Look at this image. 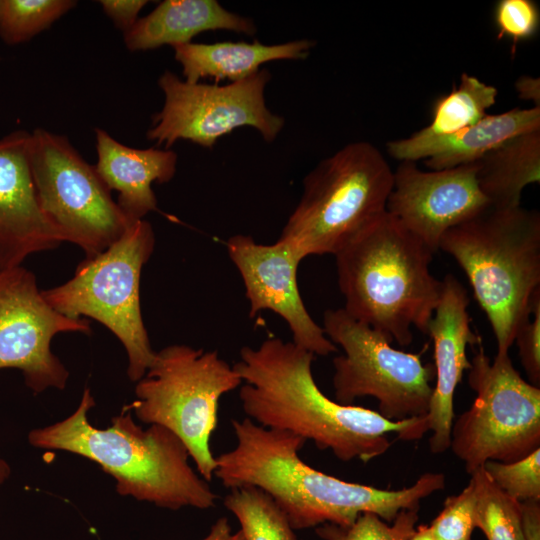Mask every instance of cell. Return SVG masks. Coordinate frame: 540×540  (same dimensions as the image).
<instances>
[{
  "instance_id": "obj_1",
  "label": "cell",
  "mask_w": 540,
  "mask_h": 540,
  "mask_svg": "<svg viewBox=\"0 0 540 540\" xmlns=\"http://www.w3.org/2000/svg\"><path fill=\"white\" fill-rule=\"evenodd\" d=\"M239 356L233 367L243 381L239 398L246 417L313 441L341 461L366 463L383 455L391 447L388 434L414 441L429 431L427 415L393 421L330 399L315 382V355L292 341L269 337L257 347H242Z\"/></svg>"
},
{
  "instance_id": "obj_2",
  "label": "cell",
  "mask_w": 540,
  "mask_h": 540,
  "mask_svg": "<svg viewBox=\"0 0 540 540\" xmlns=\"http://www.w3.org/2000/svg\"><path fill=\"white\" fill-rule=\"evenodd\" d=\"M236 445L215 457L214 476L225 488L245 485L269 494L294 530L324 523L351 525L366 512L392 523L402 510L444 489L445 476L426 472L400 490L347 482L309 466L299 457L306 440L293 433L264 428L245 417L233 419Z\"/></svg>"
},
{
  "instance_id": "obj_3",
  "label": "cell",
  "mask_w": 540,
  "mask_h": 540,
  "mask_svg": "<svg viewBox=\"0 0 540 540\" xmlns=\"http://www.w3.org/2000/svg\"><path fill=\"white\" fill-rule=\"evenodd\" d=\"M94 406L85 388L77 409L61 421L32 429L29 444L95 462L113 477L120 496L174 511L215 506L217 494L190 466L189 452L178 436L157 424L142 428L124 408L109 427L97 428L88 419Z\"/></svg>"
},
{
  "instance_id": "obj_4",
  "label": "cell",
  "mask_w": 540,
  "mask_h": 540,
  "mask_svg": "<svg viewBox=\"0 0 540 540\" xmlns=\"http://www.w3.org/2000/svg\"><path fill=\"white\" fill-rule=\"evenodd\" d=\"M433 252L385 211L335 254L344 310L401 346L412 327L423 334L443 282L430 271Z\"/></svg>"
},
{
  "instance_id": "obj_5",
  "label": "cell",
  "mask_w": 540,
  "mask_h": 540,
  "mask_svg": "<svg viewBox=\"0 0 540 540\" xmlns=\"http://www.w3.org/2000/svg\"><path fill=\"white\" fill-rule=\"evenodd\" d=\"M439 250L460 265L506 354L540 296V214L489 205L450 228Z\"/></svg>"
},
{
  "instance_id": "obj_6",
  "label": "cell",
  "mask_w": 540,
  "mask_h": 540,
  "mask_svg": "<svg viewBox=\"0 0 540 540\" xmlns=\"http://www.w3.org/2000/svg\"><path fill=\"white\" fill-rule=\"evenodd\" d=\"M392 187L393 171L378 148L366 141L347 144L305 176L279 239L303 258L334 255L386 211Z\"/></svg>"
},
{
  "instance_id": "obj_7",
  "label": "cell",
  "mask_w": 540,
  "mask_h": 540,
  "mask_svg": "<svg viewBox=\"0 0 540 540\" xmlns=\"http://www.w3.org/2000/svg\"><path fill=\"white\" fill-rule=\"evenodd\" d=\"M242 383L216 350L173 344L156 352L136 382V399L124 409L141 422L161 425L178 436L200 476L210 481L216 468L210 439L218 424L219 401Z\"/></svg>"
},
{
  "instance_id": "obj_8",
  "label": "cell",
  "mask_w": 540,
  "mask_h": 540,
  "mask_svg": "<svg viewBox=\"0 0 540 540\" xmlns=\"http://www.w3.org/2000/svg\"><path fill=\"white\" fill-rule=\"evenodd\" d=\"M155 247L151 224L133 221L125 233L103 252L86 257L66 283L42 291L59 313L91 317L106 326L128 356L127 375L139 381L154 361L140 306V276Z\"/></svg>"
},
{
  "instance_id": "obj_9",
  "label": "cell",
  "mask_w": 540,
  "mask_h": 540,
  "mask_svg": "<svg viewBox=\"0 0 540 540\" xmlns=\"http://www.w3.org/2000/svg\"><path fill=\"white\" fill-rule=\"evenodd\" d=\"M470 363L476 398L453 421L450 441L468 474L487 461L509 463L540 448V388L522 378L508 353L491 361L480 346Z\"/></svg>"
},
{
  "instance_id": "obj_10",
  "label": "cell",
  "mask_w": 540,
  "mask_h": 540,
  "mask_svg": "<svg viewBox=\"0 0 540 540\" xmlns=\"http://www.w3.org/2000/svg\"><path fill=\"white\" fill-rule=\"evenodd\" d=\"M323 330L344 354L333 359L335 401L353 405L357 398L378 401L379 413L398 421L427 415L435 369L421 353L393 348L380 331L350 316L344 308L327 309Z\"/></svg>"
},
{
  "instance_id": "obj_11",
  "label": "cell",
  "mask_w": 540,
  "mask_h": 540,
  "mask_svg": "<svg viewBox=\"0 0 540 540\" xmlns=\"http://www.w3.org/2000/svg\"><path fill=\"white\" fill-rule=\"evenodd\" d=\"M30 166L42 213L62 241L78 245L86 257L106 250L133 222L113 200L95 166L65 136L34 130Z\"/></svg>"
},
{
  "instance_id": "obj_12",
  "label": "cell",
  "mask_w": 540,
  "mask_h": 540,
  "mask_svg": "<svg viewBox=\"0 0 540 540\" xmlns=\"http://www.w3.org/2000/svg\"><path fill=\"white\" fill-rule=\"evenodd\" d=\"M270 79V72L260 69L227 85L189 83L166 70L158 80L164 104L153 116L147 138L165 149L178 140L211 149L222 136L248 126L266 142H272L285 121L266 105L265 89Z\"/></svg>"
},
{
  "instance_id": "obj_13",
  "label": "cell",
  "mask_w": 540,
  "mask_h": 540,
  "mask_svg": "<svg viewBox=\"0 0 540 540\" xmlns=\"http://www.w3.org/2000/svg\"><path fill=\"white\" fill-rule=\"evenodd\" d=\"M62 332L89 335L91 327L87 319H72L51 307L28 269L1 270L0 369L20 370L33 394L63 390L69 371L51 350L53 337Z\"/></svg>"
},
{
  "instance_id": "obj_14",
  "label": "cell",
  "mask_w": 540,
  "mask_h": 540,
  "mask_svg": "<svg viewBox=\"0 0 540 540\" xmlns=\"http://www.w3.org/2000/svg\"><path fill=\"white\" fill-rule=\"evenodd\" d=\"M228 255L242 278L249 301V316L270 310L287 323L292 342L315 356H327L337 347L309 314L300 295L297 270L303 256L289 243H257L237 234L226 242Z\"/></svg>"
},
{
  "instance_id": "obj_15",
  "label": "cell",
  "mask_w": 540,
  "mask_h": 540,
  "mask_svg": "<svg viewBox=\"0 0 540 540\" xmlns=\"http://www.w3.org/2000/svg\"><path fill=\"white\" fill-rule=\"evenodd\" d=\"M476 172L475 162L423 171L415 162L401 161L393 172L386 211L436 253L447 230L490 205Z\"/></svg>"
},
{
  "instance_id": "obj_16",
  "label": "cell",
  "mask_w": 540,
  "mask_h": 540,
  "mask_svg": "<svg viewBox=\"0 0 540 540\" xmlns=\"http://www.w3.org/2000/svg\"><path fill=\"white\" fill-rule=\"evenodd\" d=\"M443 289L427 333L434 344L435 385L429 411L430 451L441 454L450 448L451 428L455 418L454 395L463 372L469 370L466 349L480 344L471 328L467 311L470 298L462 283L452 274L442 280Z\"/></svg>"
},
{
  "instance_id": "obj_17",
  "label": "cell",
  "mask_w": 540,
  "mask_h": 540,
  "mask_svg": "<svg viewBox=\"0 0 540 540\" xmlns=\"http://www.w3.org/2000/svg\"><path fill=\"white\" fill-rule=\"evenodd\" d=\"M31 133L0 139V271L62 241L42 213L30 166Z\"/></svg>"
},
{
  "instance_id": "obj_18",
  "label": "cell",
  "mask_w": 540,
  "mask_h": 540,
  "mask_svg": "<svg viewBox=\"0 0 540 540\" xmlns=\"http://www.w3.org/2000/svg\"><path fill=\"white\" fill-rule=\"evenodd\" d=\"M540 130V106L485 115L476 124L450 135L424 137L417 132L387 143L388 154L400 161L426 159L431 170L474 163L515 136Z\"/></svg>"
},
{
  "instance_id": "obj_19",
  "label": "cell",
  "mask_w": 540,
  "mask_h": 540,
  "mask_svg": "<svg viewBox=\"0 0 540 540\" xmlns=\"http://www.w3.org/2000/svg\"><path fill=\"white\" fill-rule=\"evenodd\" d=\"M95 168L110 190L119 192L117 204L130 221L157 210L152 183L169 182L175 175L177 154L171 149H137L121 144L96 129Z\"/></svg>"
},
{
  "instance_id": "obj_20",
  "label": "cell",
  "mask_w": 540,
  "mask_h": 540,
  "mask_svg": "<svg viewBox=\"0 0 540 540\" xmlns=\"http://www.w3.org/2000/svg\"><path fill=\"white\" fill-rule=\"evenodd\" d=\"M216 30L252 36L257 27L216 0H165L124 33V43L130 51H145L190 43L199 33Z\"/></svg>"
},
{
  "instance_id": "obj_21",
  "label": "cell",
  "mask_w": 540,
  "mask_h": 540,
  "mask_svg": "<svg viewBox=\"0 0 540 540\" xmlns=\"http://www.w3.org/2000/svg\"><path fill=\"white\" fill-rule=\"evenodd\" d=\"M315 42L308 39L267 45L253 42L185 43L173 46L184 80L197 83L203 78L236 82L257 73L265 63L304 60Z\"/></svg>"
},
{
  "instance_id": "obj_22",
  "label": "cell",
  "mask_w": 540,
  "mask_h": 540,
  "mask_svg": "<svg viewBox=\"0 0 540 540\" xmlns=\"http://www.w3.org/2000/svg\"><path fill=\"white\" fill-rule=\"evenodd\" d=\"M475 163L479 188L491 206H521L524 188L540 181V130L508 139Z\"/></svg>"
},
{
  "instance_id": "obj_23",
  "label": "cell",
  "mask_w": 540,
  "mask_h": 540,
  "mask_svg": "<svg viewBox=\"0 0 540 540\" xmlns=\"http://www.w3.org/2000/svg\"><path fill=\"white\" fill-rule=\"evenodd\" d=\"M498 91L475 76L463 73L457 86L439 96L431 107V122L417 133L424 137L450 135L480 121L495 104Z\"/></svg>"
},
{
  "instance_id": "obj_24",
  "label": "cell",
  "mask_w": 540,
  "mask_h": 540,
  "mask_svg": "<svg viewBox=\"0 0 540 540\" xmlns=\"http://www.w3.org/2000/svg\"><path fill=\"white\" fill-rule=\"evenodd\" d=\"M223 503L239 521L245 540H298L283 510L257 487L230 489Z\"/></svg>"
},
{
  "instance_id": "obj_25",
  "label": "cell",
  "mask_w": 540,
  "mask_h": 540,
  "mask_svg": "<svg viewBox=\"0 0 540 540\" xmlns=\"http://www.w3.org/2000/svg\"><path fill=\"white\" fill-rule=\"evenodd\" d=\"M470 475L475 496V528L487 540H523L520 501L501 490L483 468Z\"/></svg>"
},
{
  "instance_id": "obj_26",
  "label": "cell",
  "mask_w": 540,
  "mask_h": 540,
  "mask_svg": "<svg viewBox=\"0 0 540 540\" xmlns=\"http://www.w3.org/2000/svg\"><path fill=\"white\" fill-rule=\"evenodd\" d=\"M74 0H0V38L24 43L76 6Z\"/></svg>"
},
{
  "instance_id": "obj_27",
  "label": "cell",
  "mask_w": 540,
  "mask_h": 540,
  "mask_svg": "<svg viewBox=\"0 0 540 540\" xmlns=\"http://www.w3.org/2000/svg\"><path fill=\"white\" fill-rule=\"evenodd\" d=\"M418 510H402L391 525L370 512L360 514L347 526L324 523L315 527L322 540H408L416 529Z\"/></svg>"
},
{
  "instance_id": "obj_28",
  "label": "cell",
  "mask_w": 540,
  "mask_h": 540,
  "mask_svg": "<svg viewBox=\"0 0 540 540\" xmlns=\"http://www.w3.org/2000/svg\"><path fill=\"white\" fill-rule=\"evenodd\" d=\"M483 470L505 493L518 501H540V448L509 463L487 461Z\"/></svg>"
},
{
  "instance_id": "obj_29",
  "label": "cell",
  "mask_w": 540,
  "mask_h": 540,
  "mask_svg": "<svg viewBox=\"0 0 540 540\" xmlns=\"http://www.w3.org/2000/svg\"><path fill=\"white\" fill-rule=\"evenodd\" d=\"M492 19L497 38L511 43V54L519 43L534 38L540 28V10L533 0H498Z\"/></svg>"
},
{
  "instance_id": "obj_30",
  "label": "cell",
  "mask_w": 540,
  "mask_h": 540,
  "mask_svg": "<svg viewBox=\"0 0 540 540\" xmlns=\"http://www.w3.org/2000/svg\"><path fill=\"white\" fill-rule=\"evenodd\" d=\"M475 496L471 482L458 494L449 496L429 529L436 540H472L475 529Z\"/></svg>"
},
{
  "instance_id": "obj_31",
  "label": "cell",
  "mask_w": 540,
  "mask_h": 540,
  "mask_svg": "<svg viewBox=\"0 0 540 540\" xmlns=\"http://www.w3.org/2000/svg\"><path fill=\"white\" fill-rule=\"evenodd\" d=\"M514 342L530 383L540 385V296L534 302L530 317L518 328Z\"/></svg>"
},
{
  "instance_id": "obj_32",
  "label": "cell",
  "mask_w": 540,
  "mask_h": 540,
  "mask_svg": "<svg viewBox=\"0 0 540 540\" xmlns=\"http://www.w3.org/2000/svg\"><path fill=\"white\" fill-rule=\"evenodd\" d=\"M105 14L123 33L128 31L138 20V14L148 3L146 0H101Z\"/></svg>"
},
{
  "instance_id": "obj_33",
  "label": "cell",
  "mask_w": 540,
  "mask_h": 540,
  "mask_svg": "<svg viewBox=\"0 0 540 540\" xmlns=\"http://www.w3.org/2000/svg\"><path fill=\"white\" fill-rule=\"evenodd\" d=\"M523 540H540V501L520 502Z\"/></svg>"
},
{
  "instance_id": "obj_34",
  "label": "cell",
  "mask_w": 540,
  "mask_h": 540,
  "mask_svg": "<svg viewBox=\"0 0 540 540\" xmlns=\"http://www.w3.org/2000/svg\"><path fill=\"white\" fill-rule=\"evenodd\" d=\"M202 540H245L241 530L232 532L227 517H220Z\"/></svg>"
},
{
  "instance_id": "obj_35",
  "label": "cell",
  "mask_w": 540,
  "mask_h": 540,
  "mask_svg": "<svg viewBox=\"0 0 540 540\" xmlns=\"http://www.w3.org/2000/svg\"><path fill=\"white\" fill-rule=\"evenodd\" d=\"M515 87L522 99L532 100L535 106H539L540 85L539 78L529 76L520 77L515 83Z\"/></svg>"
},
{
  "instance_id": "obj_36",
  "label": "cell",
  "mask_w": 540,
  "mask_h": 540,
  "mask_svg": "<svg viewBox=\"0 0 540 540\" xmlns=\"http://www.w3.org/2000/svg\"><path fill=\"white\" fill-rule=\"evenodd\" d=\"M408 540H436L431 533L428 525H420L416 527L414 533Z\"/></svg>"
},
{
  "instance_id": "obj_37",
  "label": "cell",
  "mask_w": 540,
  "mask_h": 540,
  "mask_svg": "<svg viewBox=\"0 0 540 540\" xmlns=\"http://www.w3.org/2000/svg\"><path fill=\"white\" fill-rule=\"evenodd\" d=\"M11 475V467L9 463L0 457V486L3 485Z\"/></svg>"
}]
</instances>
